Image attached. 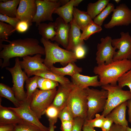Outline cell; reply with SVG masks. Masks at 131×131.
<instances>
[{"label": "cell", "mask_w": 131, "mask_h": 131, "mask_svg": "<svg viewBox=\"0 0 131 131\" xmlns=\"http://www.w3.org/2000/svg\"><path fill=\"white\" fill-rule=\"evenodd\" d=\"M82 130L83 131H97L94 129V128L90 127L84 123L82 127Z\"/></svg>", "instance_id": "cell-49"}, {"label": "cell", "mask_w": 131, "mask_h": 131, "mask_svg": "<svg viewBox=\"0 0 131 131\" xmlns=\"http://www.w3.org/2000/svg\"><path fill=\"white\" fill-rule=\"evenodd\" d=\"M61 123L60 129L62 131H72L73 121H63Z\"/></svg>", "instance_id": "cell-44"}, {"label": "cell", "mask_w": 131, "mask_h": 131, "mask_svg": "<svg viewBox=\"0 0 131 131\" xmlns=\"http://www.w3.org/2000/svg\"><path fill=\"white\" fill-rule=\"evenodd\" d=\"M110 21L104 25L106 29L111 28L115 26H128L131 24V9L125 4L116 7L113 11Z\"/></svg>", "instance_id": "cell-13"}, {"label": "cell", "mask_w": 131, "mask_h": 131, "mask_svg": "<svg viewBox=\"0 0 131 131\" xmlns=\"http://www.w3.org/2000/svg\"><path fill=\"white\" fill-rule=\"evenodd\" d=\"M15 31V28L11 25L0 22V39L8 40V36Z\"/></svg>", "instance_id": "cell-34"}, {"label": "cell", "mask_w": 131, "mask_h": 131, "mask_svg": "<svg viewBox=\"0 0 131 131\" xmlns=\"http://www.w3.org/2000/svg\"><path fill=\"white\" fill-rule=\"evenodd\" d=\"M95 116L94 119L90 120H85L84 123L92 127L101 128L105 117L103 115H101L98 113L96 114Z\"/></svg>", "instance_id": "cell-37"}, {"label": "cell", "mask_w": 131, "mask_h": 131, "mask_svg": "<svg viewBox=\"0 0 131 131\" xmlns=\"http://www.w3.org/2000/svg\"><path fill=\"white\" fill-rule=\"evenodd\" d=\"M109 0H98L94 3H90L88 5L87 12L94 19L106 8Z\"/></svg>", "instance_id": "cell-28"}, {"label": "cell", "mask_w": 131, "mask_h": 131, "mask_svg": "<svg viewBox=\"0 0 131 131\" xmlns=\"http://www.w3.org/2000/svg\"><path fill=\"white\" fill-rule=\"evenodd\" d=\"M42 55L36 54L33 57L27 56L22 57L23 60L19 61L20 66L23 69L28 77L33 72L38 70H50L43 63L44 59L41 58Z\"/></svg>", "instance_id": "cell-14"}, {"label": "cell", "mask_w": 131, "mask_h": 131, "mask_svg": "<svg viewBox=\"0 0 131 131\" xmlns=\"http://www.w3.org/2000/svg\"><path fill=\"white\" fill-rule=\"evenodd\" d=\"M127 106L126 101L115 107L106 117L111 119L115 124L126 127L128 123L126 118Z\"/></svg>", "instance_id": "cell-18"}, {"label": "cell", "mask_w": 131, "mask_h": 131, "mask_svg": "<svg viewBox=\"0 0 131 131\" xmlns=\"http://www.w3.org/2000/svg\"><path fill=\"white\" fill-rule=\"evenodd\" d=\"M38 85L40 90H48L56 88L59 84L57 82L38 76Z\"/></svg>", "instance_id": "cell-33"}, {"label": "cell", "mask_w": 131, "mask_h": 131, "mask_svg": "<svg viewBox=\"0 0 131 131\" xmlns=\"http://www.w3.org/2000/svg\"><path fill=\"white\" fill-rule=\"evenodd\" d=\"M127 131H131V128L128 126L126 128Z\"/></svg>", "instance_id": "cell-52"}, {"label": "cell", "mask_w": 131, "mask_h": 131, "mask_svg": "<svg viewBox=\"0 0 131 131\" xmlns=\"http://www.w3.org/2000/svg\"><path fill=\"white\" fill-rule=\"evenodd\" d=\"M15 131H42L37 127L23 121L15 125Z\"/></svg>", "instance_id": "cell-35"}, {"label": "cell", "mask_w": 131, "mask_h": 131, "mask_svg": "<svg viewBox=\"0 0 131 131\" xmlns=\"http://www.w3.org/2000/svg\"><path fill=\"white\" fill-rule=\"evenodd\" d=\"M70 23L71 27L69 35L68 44L66 49L73 51L76 47L79 45H84L85 43L84 40L81 39L82 35L81 30L74 18Z\"/></svg>", "instance_id": "cell-20"}, {"label": "cell", "mask_w": 131, "mask_h": 131, "mask_svg": "<svg viewBox=\"0 0 131 131\" xmlns=\"http://www.w3.org/2000/svg\"><path fill=\"white\" fill-rule=\"evenodd\" d=\"M114 1L115 2L118 4L121 1L120 0H115Z\"/></svg>", "instance_id": "cell-53"}, {"label": "cell", "mask_w": 131, "mask_h": 131, "mask_svg": "<svg viewBox=\"0 0 131 131\" xmlns=\"http://www.w3.org/2000/svg\"><path fill=\"white\" fill-rule=\"evenodd\" d=\"M23 120L13 110L8 107L0 105V125L16 124Z\"/></svg>", "instance_id": "cell-21"}, {"label": "cell", "mask_w": 131, "mask_h": 131, "mask_svg": "<svg viewBox=\"0 0 131 131\" xmlns=\"http://www.w3.org/2000/svg\"><path fill=\"white\" fill-rule=\"evenodd\" d=\"M36 10L35 0H20L16 17L20 21L27 22L30 26L32 25V20Z\"/></svg>", "instance_id": "cell-15"}, {"label": "cell", "mask_w": 131, "mask_h": 131, "mask_svg": "<svg viewBox=\"0 0 131 131\" xmlns=\"http://www.w3.org/2000/svg\"><path fill=\"white\" fill-rule=\"evenodd\" d=\"M0 58L3 59L1 69L10 65L9 60L14 57H23L37 54L45 55L44 48L37 39H20L10 41L0 39Z\"/></svg>", "instance_id": "cell-1"}, {"label": "cell", "mask_w": 131, "mask_h": 131, "mask_svg": "<svg viewBox=\"0 0 131 131\" xmlns=\"http://www.w3.org/2000/svg\"><path fill=\"white\" fill-rule=\"evenodd\" d=\"M67 106L71 110L74 118L80 117L86 119L88 106L87 94L85 89L75 86L70 94Z\"/></svg>", "instance_id": "cell-7"}, {"label": "cell", "mask_w": 131, "mask_h": 131, "mask_svg": "<svg viewBox=\"0 0 131 131\" xmlns=\"http://www.w3.org/2000/svg\"><path fill=\"white\" fill-rule=\"evenodd\" d=\"M0 97L5 98L11 101L16 107L20 105V102L16 98L11 88L2 83H0Z\"/></svg>", "instance_id": "cell-29"}, {"label": "cell", "mask_w": 131, "mask_h": 131, "mask_svg": "<svg viewBox=\"0 0 131 131\" xmlns=\"http://www.w3.org/2000/svg\"><path fill=\"white\" fill-rule=\"evenodd\" d=\"M20 0H0V13L11 17H16L17 8Z\"/></svg>", "instance_id": "cell-24"}, {"label": "cell", "mask_w": 131, "mask_h": 131, "mask_svg": "<svg viewBox=\"0 0 131 131\" xmlns=\"http://www.w3.org/2000/svg\"><path fill=\"white\" fill-rule=\"evenodd\" d=\"M85 119L80 117L74 118L72 131H82Z\"/></svg>", "instance_id": "cell-42"}, {"label": "cell", "mask_w": 131, "mask_h": 131, "mask_svg": "<svg viewBox=\"0 0 131 131\" xmlns=\"http://www.w3.org/2000/svg\"><path fill=\"white\" fill-rule=\"evenodd\" d=\"M57 91L56 88L48 90H39L37 89L33 94L30 106L39 119L45 114L47 108L52 104Z\"/></svg>", "instance_id": "cell-5"}, {"label": "cell", "mask_w": 131, "mask_h": 131, "mask_svg": "<svg viewBox=\"0 0 131 131\" xmlns=\"http://www.w3.org/2000/svg\"><path fill=\"white\" fill-rule=\"evenodd\" d=\"M120 34V38L114 39L112 40V46L118 49L114 56L113 61L131 60V37L128 32H121Z\"/></svg>", "instance_id": "cell-10"}, {"label": "cell", "mask_w": 131, "mask_h": 131, "mask_svg": "<svg viewBox=\"0 0 131 131\" xmlns=\"http://www.w3.org/2000/svg\"><path fill=\"white\" fill-rule=\"evenodd\" d=\"M38 76L35 75L32 77L28 78L25 81L27 100L31 99L33 94L38 88Z\"/></svg>", "instance_id": "cell-31"}, {"label": "cell", "mask_w": 131, "mask_h": 131, "mask_svg": "<svg viewBox=\"0 0 131 131\" xmlns=\"http://www.w3.org/2000/svg\"><path fill=\"white\" fill-rule=\"evenodd\" d=\"M15 125L7 124L0 125V131H15Z\"/></svg>", "instance_id": "cell-46"}, {"label": "cell", "mask_w": 131, "mask_h": 131, "mask_svg": "<svg viewBox=\"0 0 131 131\" xmlns=\"http://www.w3.org/2000/svg\"><path fill=\"white\" fill-rule=\"evenodd\" d=\"M112 39L110 36L100 40V42L97 45L96 60L98 65L108 64L113 61V58L116 49L112 44Z\"/></svg>", "instance_id": "cell-11"}, {"label": "cell", "mask_w": 131, "mask_h": 131, "mask_svg": "<svg viewBox=\"0 0 131 131\" xmlns=\"http://www.w3.org/2000/svg\"><path fill=\"white\" fill-rule=\"evenodd\" d=\"M102 89L108 91V96L105 106L102 115L105 117L116 107L131 99V92L124 90L118 85L110 84L102 86Z\"/></svg>", "instance_id": "cell-6"}, {"label": "cell", "mask_w": 131, "mask_h": 131, "mask_svg": "<svg viewBox=\"0 0 131 131\" xmlns=\"http://www.w3.org/2000/svg\"><path fill=\"white\" fill-rule=\"evenodd\" d=\"M69 1V0H57V2L60 3L62 6L67 4Z\"/></svg>", "instance_id": "cell-51"}, {"label": "cell", "mask_w": 131, "mask_h": 131, "mask_svg": "<svg viewBox=\"0 0 131 131\" xmlns=\"http://www.w3.org/2000/svg\"><path fill=\"white\" fill-rule=\"evenodd\" d=\"M0 21L5 22L11 25L15 28L20 20L16 17H12L0 13Z\"/></svg>", "instance_id": "cell-41"}, {"label": "cell", "mask_w": 131, "mask_h": 131, "mask_svg": "<svg viewBox=\"0 0 131 131\" xmlns=\"http://www.w3.org/2000/svg\"><path fill=\"white\" fill-rule=\"evenodd\" d=\"M126 127L113 124L109 131H127Z\"/></svg>", "instance_id": "cell-47"}, {"label": "cell", "mask_w": 131, "mask_h": 131, "mask_svg": "<svg viewBox=\"0 0 131 131\" xmlns=\"http://www.w3.org/2000/svg\"><path fill=\"white\" fill-rule=\"evenodd\" d=\"M55 22L56 34L51 40L55 41L56 42L60 44L66 49L68 45L70 24L66 23L59 16L57 18Z\"/></svg>", "instance_id": "cell-16"}, {"label": "cell", "mask_w": 131, "mask_h": 131, "mask_svg": "<svg viewBox=\"0 0 131 131\" xmlns=\"http://www.w3.org/2000/svg\"><path fill=\"white\" fill-rule=\"evenodd\" d=\"M87 94L88 111L86 120L94 118L96 114L104 110L106 104L107 91L103 89L101 90L90 89H85Z\"/></svg>", "instance_id": "cell-4"}, {"label": "cell", "mask_w": 131, "mask_h": 131, "mask_svg": "<svg viewBox=\"0 0 131 131\" xmlns=\"http://www.w3.org/2000/svg\"><path fill=\"white\" fill-rule=\"evenodd\" d=\"M74 62H70L65 67L57 68L53 66L49 68L50 71L58 75L64 76L68 75L71 77L82 72V69L78 66Z\"/></svg>", "instance_id": "cell-22"}, {"label": "cell", "mask_w": 131, "mask_h": 131, "mask_svg": "<svg viewBox=\"0 0 131 131\" xmlns=\"http://www.w3.org/2000/svg\"><path fill=\"white\" fill-rule=\"evenodd\" d=\"M55 26V22H50L48 24L41 23L38 25V29L42 38L47 40H51L56 35Z\"/></svg>", "instance_id": "cell-27"}, {"label": "cell", "mask_w": 131, "mask_h": 131, "mask_svg": "<svg viewBox=\"0 0 131 131\" xmlns=\"http://www.w3.org/2000/svg\"><path fill=\"white\" fill-rule=\"evenodd\" d=\"M59 111L56 107L51 105L46 110L45 114L48 118L55 124L57 121Z\"/></svg>", "instance_id": "cell-39"}, {"label": "cell", "mask_w": 131, "mask_h": 131, "mask_svg": "<svg viewBox=\"0 0 131 131\" xmlns=\"http://www.w3.org/2000/svg\"><path fill=\"white\" fill-rule=\"evenodd\" d=\"M49 131H55V129L56 128V126L54 125L55 123L50 120H49Z\"/></svg>", "instance_id": "cell-50"}, {"label": "cell", "mask_w": 131, "mask_h": 131, "mask_svg": "<svg viewBox=\"0 0 131 131\" xmlns=\"http://www.w3.org/2000/svg\"><path fill=\"white\" fill-rule=\"evenodd\" d=\"M73 52L77 59H81L85 57L86 50L84 45H81L76 47Z\"/></svg>", "instance_id": "cell-40"}, {"label": "cell", "mask_w": 131, "mask_h": 131, "mask_svg": "<svg viewBox=\"0 0 131 131\" xmlns=\"http://www.w3.org/2000/svg\"><path fill=\"white\" fill-rule=\"evenodd\" d=\"M102 30L101 26L95 24L93 21L88 25L82 31L81 39L87 40L92 34L101 31Z\"/></svg>", "instance_id": "cell-30"}, {"label": "cell", "mask_w": 131, "mask_h": 131, "mask_svg": "<svg viewBox=\"0 0 131 131\" xmlns=\"http://www.w3.org/2000/svg\"><path fill=\"white\" fill-rule=\"evenodd\" d=\"M30 100L26 99L21 102L18 107H8L14 111L23 121L33 125L42 131H49V127L44 126L41 123L39 119L31 109L30 106Z\"/></svg>", "instance_id": "cell-12"}, {"label": "cell", "mask_w": 131, "mask_h": 131, "mask_svg": "<svg viewBox=\"0 0 131 131\" xmlns=\"http://www.w3.org/2000/svg\"><path fill=\"white\" fill-rule=\"evenodd\" d=\"M75 86L72 82L65 85L60 84L51 105L57 108L59 112L66 106L70 94Z\"/></svg>", "instance_id": "cell-17"}, {"label": "cell", "mask_w": 131, "mask_h": 131, "mask_svg": "<svg viewBox=\"0 0 131 131\" xmlns=\"http://www.w3.org/2000/svg\"><path fill=\"white\" fill-rule=\"evenodd\" d=\"M35 3L37 10L32 22L35 23L37 27L42 22L53 21L52 14L56 9L61 5L57 0H36Z\"/></svg>", "instance_id": "cell-9"}, {"label": "cell", "mask_w": 131, "mask_h": 131, "mask_svg": "<svg viewBox=\"0 0 131 131\" xmlns=\"http://www.w3.org/2000/svg\"><path fill=\"white\" fill-rule=\"evenodd\" d=\"M117 83L118 85L122 88L127 86L131 92V69L119 78Z\"/></svg>", "instance_id": "cell-36"}, {"label": "cell", "mask_w": 131, "mask_h": 131, "mask_svg": "<svg viewBox=\"0 0 131 131\" xmlns=\"http://www.w3.org/2000/svg\"><path fill=\"white\" fill-rule=\"evenodd\" d=\"M75 0H71L65 5L56 9L53 14L58 15L67 23H70L73 18V12Z\"/></svg>", "instance_id": "cell-23"}, {"label": "cell", "mask_w": 131, "mask_h": 131, "mask_svg": "<svg viewBox=\"0 0 131 131\" xmlns=\"http://www.w3.org/2000/svg\"><path fill=\"white\" fill-rule=\"evenodd\" d=\"M114 9V4L109 3L106 8L93 19V22L101 27L104 20Z\"/></svg>", "instance_id": "cell-32"}, {"label": "cell", "mask_w": 131, "mask_h": 131, "mask_svg": "<svg viewBox=\"0 0 131 131\" xmlns=\"http://www.w3.org/2000/svg\"><path fill=\"white\" fill-rule=\"evenodd\" d=\"M131 69V60L124 59L98 65L94 67L93 72L98 75L101 86L108 84L115 86L119 78Z\"/></svg>", "instance_id": "cell-2"}, {"label": "cell", "mask_w": 131, "mask_h": 131, "mask_svg": "<svg viewBox=\"0 0 131 131\" xmlns=\"http://www.w3.org/2000/svg\"><path fill=\"white\" fill-rule=\"evenodd\" d=\"M40 41L44 46L45 52L43 63L49 68L56 63L65 66L69 63L77 61L73 52L61 48L57 42L53 43L42 38Z\"/></svg>", "instance_id": "cell-3"}, {"label": "cell", "mask_w": 131, "mask_h": 131, "mask_svg": "<svg viewBox=\"0 0 131 131\" xmlns=\"http://www.w3.org/2000/svg\"><path fill=\"white\" fill-rule=\"evenodd\" d=\"M73 18L80 30H83L93 21L87 12L81 10L74 7L73 12Z\"/></svg>", "instance_id": "cell-26"}, {"label": "cell", "mask_w": 131, "mask_h": 131, "mask_svg": "<svg viewBox=\"0 0 131 131\" xmlns=\"http://www.w3.org/2000/svg\"><path fill=\"white\" fill-rule=\"evenodd\" d=\"M29 26V25L27 22L20 21L17 24L15 30L19 33H24L27 30Z\"/></svg>", "instance_id": "cell-43"}, {"label": "cell", "mask_w": 131, "mask_h": 131, "mask_svg": "<svg viewBox=\"0 0 131 131\" xmlns=\"http://www.w3.org/2000/svg\"><path fill=\"white\" fill-rule=\"evenodd\" d=\"M71 77L72 82L74 85L82 89H85L90 86L95 87L101 86L98 80V75L90 76L79 73Z\"/></svg>", "instance_id": "cell-19"}, {"label": "cell", "mask_w": 131, "mask_h": 131, "mask_svg": "<svg viewBox=\"0 0 131 131\" xmlns=\"http://www.w3.org/2000/svg\"><path fill=\"white\" fill-rule=\"evenodd\" d=\"M58 118L61 121H73L74 118L71 110L67 106L59 112Z\"/></svg>", "instance_id": "cell-38"}, {"label": "cell", "mask_w": 131, "mask_h": 131, "mask_svg": "<svg viewBox=\"0 0 131 131\" xmlns=\"http://www.w3.org/2000/svg\"><path fill=\"white\" fill-rule=\"evenodd\" d=\"M34 75L49 79L58 82L62 85H66L71 82L67 78L57 74L50 70H38L33 72L31 76Z\"/></svg>", "instance_id": "cell-25"}, {"label": "cell", "mask_w": 131, "mask_h": 131, "mask_svg": "<svg viewBox=\"0 0 131 131\" xmlns=\"http://www.w3.org/2000/svg\"><path fill=\"white\" fill-rule=\"evenodd\" d=\"M113 123V121L111 119L105 117L101 128L102 131H109Z\"/></svg>", "instance_id": "cell-45"}, {"label": "cell", "mask_w": 131, "mask_h": 131, "mask_svg": "<svg viewBox=\"0 0 131 131\" xmlns=\"http://www.w3.org/2000/svg\"><path fill=\"white\" fill-rule=\"evenodd\" d=\"M127 106L128 107V122L131 123V99L127 101Z\"/></svg>", "instance_id": "cell-48"}, {"label": "cell", "mask_w": 131, "mask_h": 131, "mask_svg": "<svg viewBox=\"0 0 131 131\" xmlns=\"http://www.w3.org/2000/svg\"><path fill=\"white\" fill-rule=\"evenodd\" d=\"M18 57L15 59L14 66L12 67H6L11 74L13 83L11 88L17 99L21 102L26 99V93L24 89V82L29 77L24 71H22L19 64Z\"/></svg>", "instance_id": "cell-8"}]
</instances>
